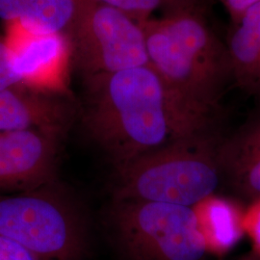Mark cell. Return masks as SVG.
<instances>
[{
  "label": "cell",
  "mask_w": 260,
  "mask_h": 260,
  "mask_svg": "<svg viewBox=\"0 0 260 260\" xmlns=\"http://www.w3.org/2000/svg\"><path fill=\"white\" fill-rule=\"evenodd\" d=\"M218 145L213 135L179 138L115 169L112 199L195 206L222 179Z\"/></svg>",
  "instance_id": "cell-3"
},
{
  "label": "cell",
  "mask_w": 260,
  "mask_h": 260,
  "mask_svg": "<svg viewBox=\"0 0 260 260\" xmlns=\"http://www.w3.org/2000/svg\"><path fill=\"white\" fill-rule=\"evenodd\" d=\"M178 138L213 135L221 99L233 81L226 45L197 9L140 22Z\"/></svg>",
  "instance_id": "cell-1"
},
{
  "label": "cell",
  "mask_w": 260,
  "mask_h": 260,
  "mask_svg": "<svg viewBox=\"0 0 260 260\" xmlns=\"http://www.w3.org/2000/svg\"><path fill=\"white\" fill-rule=\"evenodd\" d=\"M121 10L132 19L142 22L150 19L158 10L167 13L187 9H197V0H94Z\"/></svg>",
  "instance_id": "cell-14"
},
{
  "label": "cell",
  "mask_w": 260,
  "mask_h": 260,
  "mask_svg": "<svg viewBox=\"0 0 260 260\" xmlns=\"http://www.w3.org/2000/svg\"><path fill=\"white\" fill-rule=\"evenodd\" d=\"M260 158V109L218 145L220 170Z\"/></svg>",
  "instance_id": "cell-13"
},
{
  "label": "cell",
  "mask_w": 260,
  "mask_h": 260,
  "mask_svg": "<svg viewBox=\"0 0 260 260\" xmlns=\"http://www.w3.org/2000/svg\"><path fill=\"white\" fill-rule=\"evenodd\" d=\"M243 226L251 241V251L260 257V198L251 201L245 208Z\"/></svg>",
  "instance_id": "cell-16"
},
{
  "label": "cell",
  "mask_w": 260,
  "mask_h": 260,
  "mask_svg": "<svg viewBox=\"0 0 260 260\" xmlns=\"http://www.w3.org/2000/svg\"><path fill=\"white\" fill-rule=\"evenodd\" d=\"M74 110L56 93L24 85L0 90V131L40 130L64 138Z\"/></svg>",
  "instance_id": "cell-9"
},
{
  "label": "cell",
  "mask_w": 260,
  "mask_h": 260,
  "mask_svg": "<svg viewBox=\"0 0 260 260\" xmlns=\"http://www.w3.org/2000/svg\"><path fill=\"white\" fill-rule=\"evenodd\" d=\"M62 140L40 130L0 131V191H31L56 182Z\"/></svg>",
  "instance_id": "cell-7"
},
{
  "label": "cell",
  "mask_w": 260,
  "mask_h": 260,
  "mask_svg": "<svg viewBox=\"0 0 260 260\" xmlns=\"http://www.w3.org/2000/svg\"><path fill=\"white\" fill-rule=\"evenodd\" d=\"M193 209L209 255H224L245 235V208L238 201L214 194L193 206Z\"/></svg>",
  "instance_id": "cell-12"
},
{
  "label": "cell",
  "mask_w": 260,
  "mask_h": 260,
  "mask_svg": "<svg viewBox=\"0 0 260 260\" xmlns=\"http://www.w3.org/2000/svg\"><path fill=\"white\" fill-rule=\"evenodd\" d=\"M0 236L44 260H82L88 228L80 205L56 182L15 195H0Z\"/></svg>",
  "instance_id": "cell-4"
},
{
  "label": "cell",
  "mask_w": 260,
  "mask_h": 260,
  "mask_svg": "<svg viewBox=\"0 0 260 260\" xmlns=\"http://www.w3.org/2000/svg\"><path fill=\"white\" fill-rule=\"evenodd\" d=\"M220 1H222V0H220Z\"/></svg>",
  "instance_id": "cell-20"
},
{
  "label": "cell",
  "mask_w": 260,
  "mask_h": 260,
  "mask_svg": "<svg viewBox=\"0 0 260 260\" xmlns=\"http://www.w3.org/2000/svg\"><path fill=\"white\" fill-rule=\"evenodd\" d=\"M233 260H260V257L253 251H250L249 252H247L245 254H242L241 256Z\"/></svg>",
  "instance_id": "cell-19"
},
{
  "label": "cell",
  "mask_w": 260,
  "mask_h": 260,
  "mask_svg": "<svg viewBox=\"0 0 260 260\" xmlns=\"http://www.w3.org/2000/svg\"><path fill=\"white\" fill-rule=\"evenodd\" d=\"M222 178L241 199L251 203L260 198V158L228 168Z\"/></svg>",
  "instance_id": "cell-15"
},
{
  "label": "cell",
  "mask_w": 260,
  "mask_h": 260,
  "mask_svg": "<svg viewBox=\"0 0 260 260\" xmlns=\"http://www.w3.org/2000/svg\"><path fill=\"white\" fill-rule=\"evenodd\" d=\"M85 0H0V19L36 34H66L75 26Z\"/></svg>",
  "instance_id": "cell-10"
},
{
  "label": "cell",
  "mask_w": 260,
  "mask_h": 260,
  "mask_svg": "<svg viewBox=\"0 0 260 260\" xmlns=\"http://www.w3.org/2000/svg\"><path fill=\"white\" fill-rule=\"evenodd\" d=\"M20 85L23 83L15 70L11 47L6 41L0 40V90Z\"/></svg>",
  "instance_id": "cell-17"
},
{
  "label": "cell",
  "mask_w": 260,
  "mask_h": 260,
  "mask_svg": "<svg viewBox=\"0 0 260 260\" xmlns=\"http://www.w3.org/2000/svg\"><path fill=\"white\" fill-rule=\"evenodd\" d=\"M69 38L73 63L83 78L149 65L141 23L98 1L85 0Z\"/></svg>",
  "instance_id": "cell-6"
},
{
  "label": "cell",
  "mask_w": 260,
  "mask_h": 260,
  "mask_svg": "<svg viewBox=\"0 0 260 260\" xmlns=\"http://www.w3.org/2000/svg\"><path fill=\"white\" fill-rule=\"evenodd\" d=\"M83 79L81 122L115 169L179 139L150 65Z\"/></svg>",
  "instance_id": "cell-2"
},
{
  "label": "cell",
  "mask_w": 260,
  "mask_h": 260,
  "mask_svg": "<svg viewBox=\"0 0 260 260\" xmlns=\"http://www.w3.org/2000/svg\"><path fill=\"white\" fill-rule=\"evenodd\" d=\"M106 223L122 260H205L209 255L193 207L112 199Z\"/></svg>",
  "instance_id": "cell-5"
},
{
  "label": "cell",
  "mask_w": 260,
  "mask_h": 260,
  "mask_svg": "<svg viewBox=\"0 0 260 260\" xmlns=\"http://www.w3.org/2000/svg\"><path fill=\"white\" fill-rule=\"evenodd\" d=\"M6 40L13 63L24 86L47 93H60L73 62L71 40L66 34H36L18 22L10 23Z\"/></svg>",
  "instance_id": "cell-8"
},
{
  "label": "cell",
  "mask_w": 260,
  "mask_h": 260,
  "mask_svg": "<svg viewBox=\"0 0 260 260\" xmlns=\"http://www.w3.org/2000/svg\"><path fill=\"white\" fill-rule=\"evenodd\" d=\"M0 260H44L18 242L0 236Z\"/></svg>",
  "instance_id": "cell-18"
},
{
  "label": "cell",
  "mask_w": 260,
  "mask_h": 260,
  "mask_svg": "<svg viewBox=\"0 0 260 260\" xmlns=\"http://www.w3.org/2000/svg\"><path fill=\"white\" fill-rule=\"evenodd\" d=\"M225 45L233 82L260 101V2L232 23Z\"/></svg>",
  "instance_id": "cell-11"
}]
</instances>
